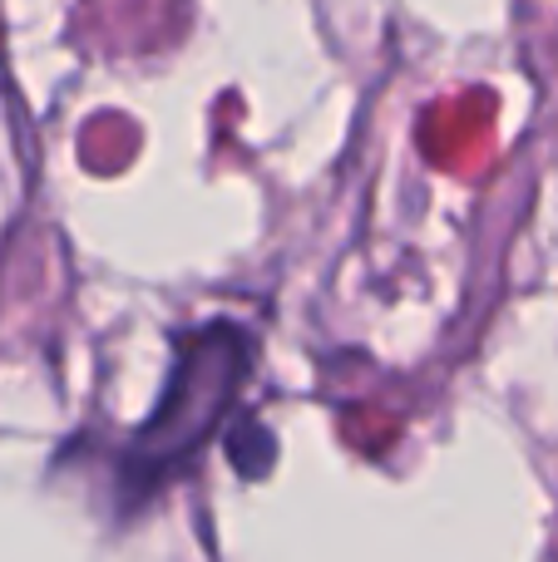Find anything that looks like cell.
Masks as SVG:
<instances>
[{"instance_id":"1","label":"cell","mask_w":558,"mask_h":562,"mask_svg":"<svg viewBox=\"0 0 558 562\" xmlns=\"http://www.w3.org/2000/svg\"><path fill=\"white\" fill-rule=\"evenodd\" d=\"M243 336H233L227 326L208 330L193 346V356H183V366L168 380V400L154 415V425L138 435L134 454H129V469H134V484H154L164 479L178 459H188L198 445L208 439V429L217 425L227 395L243 380Z\"/></svg>"}]
</instances>
